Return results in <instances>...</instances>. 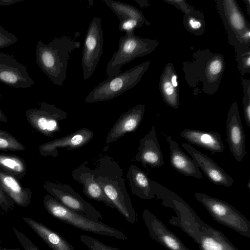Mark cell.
I'll return each mask as SVG.
<instances>
[{"label": "cell", "mask_w": 250, "mask_h": 250, "mask_svg": "<svg viewBox=\"0 0 250 250\" xmlns=\"http://www.w3.org/2000/svg\"><path fill=\"white\" fill-rule=\"evenodd\" d=\"M231 21L233 25L237 29L243 27V21L241 16L237 13H234L231 15Z\"/></svg>", "instance_id": "d6a6232c"}, {"label": "cell", "mask_w": 250, "mask_h": 250, "mask_svg": "<svg viewBox=\"0 0 250 250\" xmlns=\"http://www.w3.org/2000/svg\"><path fill=\"white\" fill-rule=\"evenodd\" d=\"M138 151L134 157L144 167H158L164 164V161L154 125L148 133L140 140Z\"/></svg>", "instance_id": "e0dca14e"}, {"label": "cell", "mask_w": 250, "mask_h": 250, "mask_svg": "<svg viewBox=\"0 0 250 250\" xmlns=\"http://www.w3.org/2000/svg\"><path fill=\"white\" fill-rule=\"evenodd\" d=\"M27 121L37 131L47 137L61 130L60 122L67 119L66 112L53 104H40L39 108L26 111Z\"/></svg>", "instance_id": "9c48e42d"}, {"label": "cell", "mask_w": 250, "mask_h": 250, "mask_svg": "<svg viewBox=\"0 0 250 250\" xmlns=\"http://www.w3.org/2000/svg\"><path fill=\"white\" fill-rule=\"evenodd\" d=\"M0 250H21L19 248L8 249L5 247H0Z\"/></svg>", "instance_id": "74e56055"}, {"label": "cell", "mask_w": 250, "mask_h": 250, "mask_svg": "<svg viewBox=\"0 0 250 250\" xmlns=\"http://www.w3.org/2000/svg\"><path fill=\"white\" fill-rule=\"evenodd\" d=\"M88 162L85 160L71 172L72 178L83 186V192L89 198L102 202L107 207L115 208L110 200L95 180L93 169L87 166Z\"/></svg>", "instance_id": "2e32d148"}, {"label": "cell", "mask_w": 250, "mask_h": 250, "mask_svg": "<svg viewBox=\"0 0 250 250\" xmlns=\"http://www.w3.org/2000/svg\"><path fill=\"white\" fill-rule=\"evenodd\" d=\"M43 187L51 196L70 209L96 220L103 219L100 212L76 192L70 186L46 181Z\"/></svg>", "instance_id": "ba28073f"}, {"label": "cell", "mask_w": 250, "mask_h": 250, "mask_svg": "<svg viewBox=\"0 0 250 250\" xmlns=\"http://www.w3.org/2000/svg\"><path fill=\"white\" fill-rule=\"evenodd\" d=\"M93 137L91 130L83 127L63 137L42 144L39 146V153L42 156L57 157L58 148H65L66 150L79 148L90 142Z\"/></svg>", "instance_id": "7c38bea8"}, {"label": "cell", "mask_w": 250, "mask_h": 250, "mask_svg": "<svg viewBox=\"0 0 250 250\" xmlns=\"http://www.w3.org/2000/svg\"><path fill=\"white\" fill-rule=\"evenodd\" d=\"M169 144V163L178 172L186 176L203 180V176L195 161L187 155L171 136L163 132Z\"/></svg>", "instance_id": "d6986e66"}, {"label": "cell", "mask_w": 250, "mask_h": 250, "mask_svg": "<svg viewBox=\"0 0 250 250\" xmlns=\"http://www.w3.org/2000/svg\"><path fill=\"white\" fill-rule=\"evenodd\" d=\"M1 97V94L0 91V99ZM0 122L3 123H7L8 120L6 117L5 116L1 109L0 108Z\"/></svg>", "instance_id": "d590c367"}, {"label": "cell", "mask_w": 250, "mask_h": 250, "mask_svg": "<svg viewBox=\"0 0 250 250\" xmlns=\"http://www.w3.org/2000/svg\"><path fill=\"white\" fill-rule=\"evenodd\" d=\"M181 146L190 155L199 168L211 183L227 188L231 186L234 179L211 158L189 144L183 143Z\"/></svg>", "instance_id": "4fadbf2b"}, {"label": "cell", "mask_w": 250, "mask_h": 250, "mask_svg": "<svg viewBox=\"0 0 250 250\" xmlns=\"http://www.w3.org/2000/svg\"><path fill=\"white\" fill-rule=\"evenodd\" d=\"M1 243V240L0 239V244Z\"/></svg>", "instance_id": "b9f144b4"}, {"label": "cell", "mask_w": 250, "mask_h": 250, "mask_svg": "<svg viewBox=\"0 0 250 250\" xmlns=\"http://www.w3.org/2000/svg\"><path fill=\"white\" fill-rule=\"evenodd\" d=\"M25 146L13 135L8 132L0 130V150L10 151H23Z\"/></svg>", "instance_id": "484cf974"}, {"label": "cell", "mask_w": 250, "mask_h": 250, "mask_svg": "<svg viewBox=\"0 0 250 250\" xmlns=\"http://www.w3.org/2000/svg\"><path fill=\"white\" fill-rule=\"evenodd\" d=\"M80 240L90 250H120L116 248L107 245L98 239L89 235L82 234Z\"/></svg>", "instance_id": "4316f807"}, {"label": "cell", "mask_w": 250, "mask_h": 250, "mask_svg": "<svg viewBox=\"0 0 250 250\" xmlns=\"http://www.w3.org/2000/svg\"><path fill=\"white\" fill-rule=\"evenodd\" d=\"M0 169L17 179L23 178L27 168L24 161L14 155L0 153Z\"/></svg>", "instance_id": "cb8c5ba5"}, {"label": "cell", "mask_w": 250, "mask_h": 250, "mask_svg": "<svg viewBox=\"0 0 250 250\" xmlns=\"http://www.w3.org/2000/svg\"><path fill=\"white\" fill-rule=\"evenodd\" d=\"M24 0H0V6H9Z\"/></svg>", "instance_id": "836d02e7"}, {"label": "cell", "mask_w": 250, "mask_h": 250, "mask_svg": "<svg viewBox=\"0 0 250 250\" xmlns=\"http://www.w3.org/2000/svg\"><path fill=\"white\" fill-rule=\"evenodd\" d=\"M222 68V64L220 61L215 60L209 64V71L212 75H216L220 72Z\"/></svg>", "instance_id": "1f68e13d"}, {"label": "cell", "mask_w": 250, "mask_h": 250, "mask_svg": "<svg viewBox=\"0 0 250 250\" xmlns=\"http://www.w3.org/2000/svg\"><path fill=\"white\" fill-rule=\"evenodd\" d=\"M12 230L20 243L25 250H41L32 241L15 227H13Z\"/></svg>", "instance_id": "f546056e"}, {"label": "cell", "mask_w": 250, "mask_h": 250, "mask_svg": "<svg viewBox=\"0 0 250 250\" xmlns=\"http://www.w3.org/2000/svg\"><path fill=\"white\" fill-rule=\"evenodd\" d=\"M137 20L133 18L122 19L119 20V29L125 34H131L134 32L136 28L141 25Z\"/></svg>", "instance_id": "83f0119b"}, {"label": "cell", "mask_w": 250, "mask_h": 250, "mask_svg": "<svg viewBox=\"0 0 250 250\" xmlns=\"http://www.w3.org/2000/svg\"><path fill=\"white\" fill-rule=\"evenodd\" d=\"M103 31L100 17H95L87 30L82 53V66L84 80L92 75L103 53Z\"/></svg>", "instance_id": "52a82bcc"}, {"label": "cell", "mask_w": 250, "mask_h": 250, "mask_svg": "<svg viewBox=\"0 0 250 250\" xmlns=\"http://www.w3.org/2000/svg\"><path fill=\"white\" fill-rule=\"evenodd\" d=\"M17 41L18 38L15 35L9 32L0 25V48L13 45Z\"/></svg>", "instance_id": "f1b7e54d"}, {"label": "cell", "mask_w": 250, "mask_h": 250, "mask_svg": "<svg viewBox=\"0 0 250 250\" xmlns=\"http://www.w3.org/2000/svg\"><path fill=\"white\" fill-rule=\"evenodd\" d=\"M171 224L180 227L199 245L200 250H239L221 231L196 216L172 217Z\"/></svg>", "instance_id": "277c9868"}, {"label": "cell", "mask_w": 250, "mask_h": 250, "mask_svg": "<svg viewBox=\"0 0 250 250\" xmlns=\"http://www.w3.org/2000/svg\"><path fill=\"white\" fill-rule=\"evenodd\" d=\"M0 200L4 207V211H8L12 207H13V201L3 191L0 186Z\"/></svg>", "instance_id": "4dcf8cb0"}, {"label": "cell", "mask_w": 250, "mask_h": 250, "mask_svg": "<svg viewBox=\"0 0 250 250\" xmlns=\"http://www.w3.org/2000/svg\"><path fill=\"white\" fill-rule=\"evenodd\" d=\"M179 135L190 144L211 152L213 155L223 152L225 149L221 136L216 132L186 128Z\"/></svg>", "instance_id": "ffe728a7"}, {"label": "cell", "mask_w": 250, "mask_h": 250, "mask_svg": "<svg viewBox=\"0 0 250 250\" xmlns=\"http://www.w3.org/2000/svg\"><path fill=\"white\" fill-rule=\"evenodd\" d=\"M227 141L231 154L237 162H241L247 155L246 138L238 110L231 108L226 122Z\"/></svg>", "instance_id": "9a60e30c"}, {"label": "cell", "mask_w": 250, "mask_h": 250, "mask_svg": "<svg viewBox=\"0 0 250 250\" xmlns=\"http://www.w3.org/2000/svg\"><path fill=\"white\" fill-rule=\"evenodd\" d=\"M0 186L7 195L19 206L27 207L31 203L32 192L23 188L18 179L0 169Z\"/></svg>", "instance_id": "44dd1931"}, {"label": "cell", "mask_w": 250, "mask_h": 250, "mask_svg": "<svg viewBox=\"0 0 250 250\" xmlns=\"http://www.w3.org/2000/svg\"><path fill=\"white\" fill-rule=\"evenodd\" d=\"M132 193L143 199L155 197L151 179L135 165L130 166L126 174Z\"/></svg>", "instance_id": "603a6c76"}, {"label": "cell", "mask_w": 250, "mask_h": 250, "mask_svg": "<svg viewBox=\"0 0 250 250\" xmlns=\"http://www.w3.org/2000/svg\"><path fill=\"white\" fill-rule=\"evenodd\" d=\"M81 45L80 42L67 36L55 38L48 44L39 41L36 49V63L53 84L62 86L70 54Z\"/></svg>", "instance_id": "7a4b0ae2"}, {"label": "cell", "mask_w": 250, "mask_h": 250, "mask_svg": "<svg viewBox=\"0 0 250 250\" xmlns=\"http://www.w3.org/2000/svg\"><path fill=\"white\" fill-rule=\"evenodd\" d=\"M248 187L250 188V181L248 182Z\"/></svg>", "instance_id": "60d3db41"}, {"label": "cell", "mask_w": 250, "mask_h": 250, "mask_svg": "<svg viewBox=\"0 0 250 250\" xmlns=\"http://www.w3.org/2000/svg\"><path fill=\"white\" fill-rule=\"evenodd\" d=\"M104 1L114 12L119 20L122 19L133 18L137 20L142 23L143 17L141 13L133 6L113 0H104Z\"/></svg>", "instance_id": "d4e9b609"}, {"label": "cell", "mask_w": 250, "mask_h": 250, "mask_svg": "<svg viewBox=\"0 0 250 250\" xmlns=\"http://www.w3.org/2000/svg\"><path fill=\"white\" fill-rule=\"evenodd\" d=\"M250 36V31H248L247 34V33L246 34V37H248V38H249Z\"/></svg>", "instance_id": "ab89813d"}, {"label": "cell", "mask_w": 250, "mask_h": 250, "mask_svg": "<svg viewBox=\"0 0 250 250\" xmlns=\"http://www.w3.org/2000/svg\"><path fill=\"white\" fill-rule=\"evenodd\" d=\"M171 83L174 87H176L178 86V83L177 81V76L175 75H173L171 78Z\"/></svg>", "instance_id": "8d00e7d4"}, {"label": "cell", "mask_w": 250, "mask_h": 250, "mask_svg": "<svg viewBox=\"0 0 250 250\" xmlns=\"http://www.w3.org/2000/svg\"><path fill=\"white\" fill-rule=\"evenodd\" d=\"M145 65L128 69L112 77L107 78L95 86L85 99L87 103L108 101L133 87L145 70Z\"/></svg>", "instance_id": "8992f818"}, {"label": "cell", "mask_w": 250, "mask_h": 250, "mask_svg": "<svg viewBox=\"0 0 250 250\" xmlns=\"http://www.w3.org/2000/svg\"><path fill=\"white\" fill-rule=\"evenodd\" d=\"M194 196L217 223L250 238V221L233 206L203 193L196 192Z\"/></svg>", "instance_id": "5b68a950"}, {"label": "cell", "mask_w": 250, "mask_h": 250, "mask_svg": "<svg viewBox=\"0 0 250 250\" xmlns=\"http://www.w3.org/2000/svg\"><path fill=\"white\" fill-rule=\"evenodd\" d=\"M189 23L190 26L194 29H199L201 26V22L194 19H190L189 21Z\"/></svg>", "instance_id": "e575fe53"}, {"label": "cell", "mask_w": 250, "mask_h": 250, "mask_svg": "<svg viewBox=\"0 0 250 250\" xmlns=\"http://www.w3.org/2000/svg\"><path fill=\"white\" fill-rule=\"evenodd\" d=\"M23 221L53 250H75L73 246L61 234L44 224L29 217Z\"/></svg>", "instance_id": "7402d4cb"}, {"label": "cell", "mask_w": 250, "mask_h": 250, "mask_svg": "<svg viewBox=\"0 0 250 250\" xmlns=\"http://www.w3.org/2000/svg\"><path fill=\"white\" fill-rule=\"evenodd\" d=\"M95 180L116 209L129 223L135 224L137 213L127 191L123 170L108 156L101 157L93 169Z\"/></svg>", "instance_id": "6da1fadb"}, {"label": "cell", "mask_w": 250, "mask_h": 250, "mask_svg": "<svg viewBox=\"0 0 250 250\" xmlns=\"http://www.w3.org/2000/svg\"><path fill=\"white\" fill-rule=\"evenodd\" d=\"M247 65L250 66V58L249 57L247 61Z\"/></svg>", "instance_id": "f35d334b"}, {"label": "cell", "mask_w": 250, "mask_h": 250, "mask_svg": "<svg viewBox=\"0 0 250 250\" xmlns=\"http://www.w3.org/2000/svg\"><path fill=\"white\" fill-rule=\"evenodd\" d=\"M146 48V42L136 36L134 32L122 36L119 39L117 50L107 64L105 72L107 78L120 73L123 65L144 54Z\"/></svg>", "instance_id": "30bf717a"}, {"label": "cell", "mask_w": 250, "mask_h": 250, "mask_svg": "<svg viewBox=\"0 0 250 250\" xmlns=\"http://www.w3.org/2000/svg\"><path fill=\"white\" fill-rule=\"evenodd\" d=\"M145 105H137L122 114L115 122L106 138L107 146L126 133L136 131L143 120Z\"/></svg>", "instance_id": "ac0fdd59"}, {"label": "cell", "mask_w": 250, "mask_h": 250, "mask_svg": "<svg viewBox=\"0 0 250 250\" xmlns=\"http://www.w3.org/2000/svg\"><path fill=\"white\" fill-rule=\"evenodd\" d=\"M143 218L148 229L149 237L168 250H191L156 216L148 210L143 211Z\"/></svg>", "instance_id": "5bb4252c"}, {"label": "cell", "mask_w": 250, "mask_h": 250, "mask_svg": "<svg viewBox=\"0 0 250 250\" xmlns=\"http://www.w3.org/2000/svg\"><path fill=\"white\" fill-rule=\"evenodd\" d=\"M45 209L53 217L82 230L126 240L121 231L66 208L51 195L43 200Z\"/></svg>", "instance_id": "3957f363"}, {"label": "cell", "mask_w": 250, "mask_h": 250, "mask_svg": "<svg viewBox=\"0 0 250 250\" xmlns=\"http://www.w3.org/2000/svg\"><path fill=\"white\" fill-rule=\"evenodd\" d=\"M0 82L16 88H27L34 84L27 67L13 55L0 53Z\"/></svg>", "instance_id": "8fae6325"}]
</instances>
